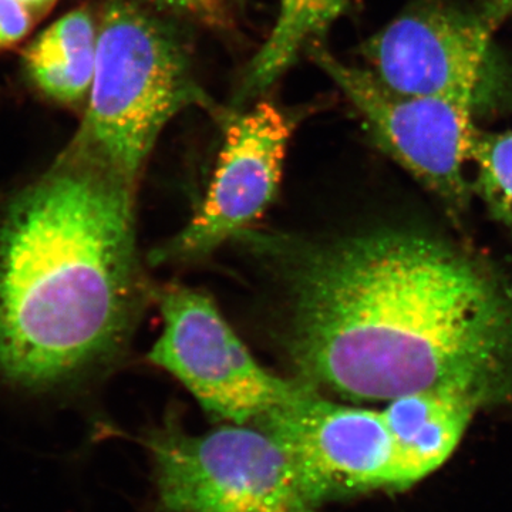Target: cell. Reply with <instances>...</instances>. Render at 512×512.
Wrapping results in <instances>:
<instances>
[{"mask_svg":"<svg viewBox=\"0 0 512 512\" xmlns=\"http://www.w3.org/2000/svg\"><path fill=\"white\" fill-rule=\"evenodd\" d=\"M288 289L289 355L313 387L355 402L512 399V288L443 239L384 229L311 245Z\"/></svg>","mask_w":512,"mask_h":512,"instance_id":"cell-1","label":"cell"},{"mask_svg":"<svg viewBox=\"0 0 512 512\" xmlns=\"http://www.w3.org/2000/svg\"><path fill=\"white\" fill-rule=\"evenodd\" d=\"M133 185L67 148L0 214V383L72 393L123 345L143 296Z\"/></svg>","mask_w":512,"mask_h":512,"instance_id":"cell-2","label":"cell"},{"mask_svg":"<svg viewBox=\"0 0 512 512\" xmlns=\"http://www.w3.org/2000/svg\"><path fill=\"white\" fill-rule=\"evenodd\" d=\"M194 106L212 109L180 39L131 0H109L86 113L69 147L134 187L161 131Z\"/></svg>","mask_w":512,"mask_h":512,"instance_id":"cell-3","label":"cell"},{"mask_svg":"<svg viewBox=\"0 0 512 512\" xmlns=\"http://www.w3.org/2000/svg\"><path fill=\"white\" fill-rule=\"evenodd\" d=\"M511 13L512 0H419L366 40L365 69L394 93L444 97L476 116L487 113L508 84L494 37Z\"/></svg>","mask_w":512,"mask_h":512,"instance_id":"cell-4","label":"cell"},{"mask_svg":"<svg viewBox=\"0 0 512 512\" xmlns=\"http://www.w3.org/2000/svg\"><path fill=\"white\" fill-rule=\"evenodd\" d=\"M144 444L160 512H322L281 444L254 424L191 434L170 419Z\"/></svg>","mask_w":512,"mask_h":512,"instance_id":"cell-5","label":"cell"},{"mask_svg":"<svg viewBox=\"0 0 512 512\" xmlns=\"http://www.w3.org/2000/svg\"><path fill=\"white\" fill-rule=\"evenodd\" d=\"M308 50L355 107L376 146L436 195L448 212L466 211L474 194L466 165L480 133L474 110L444 97L394 93L365 67L342 62L319 43Z\"/></svg>","mask_w":512,"mask_h":512,"instance_id":"cell-6","label":"cell"},{"mask_svg":"<svg viewBox=\"0 0 512 512\" xmlns=\"http://www.w3.org/2000/svg\"><path fill=\"white\" fill-rule=\"evenodd\" d=\"M158 303L163 333L148 359L183 384L211 416L255 424L311 387L259 365L205 293L165 286Z\"/></svg>","mask_w":512,"mask_h":512,"instance_id":"cell-7","label":"cell"},{"mask_svg":"<svg viewBox=\"0 0 512 512\" xmlns=\"http://www.w3.org/2000/svg\"><path fill=\"white\" fill-rule=\"evenodd\" d=\"M254 426L281 444L316 503L406 488L382 412L329 402L311 386Z\"/></svg>","mask_w":512,"mask_h":512,"instance_id":"cell-8","label":"cell"},{"mask_svg":"<svg viewBox=\"0 0 512 512\" xmlns=\"http://www.w3.org/2000/svg\"><path fill=\"white\" fill-rule=\"evenodd\" d=\"M293 126L269 101L229 117L200 210L180 234L153 252L154 264L202 258L258 221L278 194Z\"/></svg>","mask_w":512,"mask_h":512,"instance_id":"cell-9","label":"cell"},{"mask_svg":"<svg viewBox=\"0 0 512 512\" xmlns=\"http://www.w3.org/2000/svg\"><path fill=\"white\" fill-rule=\"evenodd\" d=\"M484 406L474 394L456 389L426 390L387 403L382 413L399 451L406 488L446 463Z\"/></svg>","mask_w":512,"mask_h":512,"instance_id":"cell-10","label":"cell"},{"mask_svg":"<svg viewBox=\"0 0 512 512\" xmlns=\"http://www.w3.org/2000/svg\"><path fill=\"white\" fill-rule=\"evenodd\" d=\"M99 23L77 8L47 26L23 52L29 79L47 99L77 104L87 99L96 67Z\"/></svg>","mask_w":512,"mask_h":512,"instance_id":"cell-11","label":"cell"},{"mask_svg":"<svg viewBox=\"0 0 512 512\" xmlns=\"http://www.w3.org/2000/svg\"><path fill=\"white\" fill-rule=\"evenodd\" d=\"M349 0H279L278 18L245 72L239 97L254 99L274 86L303 50L319 43Z\"/></svg>","mask_w":512,"mask_h":512,"instance_id":"cell-12","label":"cell"},{"mask_svg":"<svg viewBox=\"0 0 512 512\" xmlns=\"http://www.w3.org/2000/svg\"><path fill=\"white\" fill-rule=\"evenodd\" d=\"M471 164L473 191L495 220L512 234V131L478 133Z\"/></svg>","mask_w":512,"mask_h":512,"instance_id":"cell-13","label":"cell"},{"mask_svg":"<svg viewBox=\"0 0 512 512\" xmlns=\"http://www.w3.org/2000/svg\"><path fill=\"white\" fill-rule=\"evenodd\" d=\"M57 0H0V50L22 42Z\"/></svg>","mask_w":512,"mask_h":512,"instance_id":"cell-14","label":"cell"},{"mask_svg":"<svg viewBox=\"0 0 512 512\" xmlns=\"http://www.w3.org/2000/svg\"><path fill=\"white\" fill-rule=\"evenodd\" d=\"M153 2L163 9L197 20L212 28H225L229 23L228 0H153Z\"/></svg>","mask_w":512,"mask_h":512,"instance_id":"cell-15","label":"cell"}]
</instances>
